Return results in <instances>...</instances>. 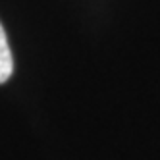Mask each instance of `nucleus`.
<instances>
[{
    "label": "nucleus",
    "instance_id": "1",
    "mask_svg": "<svg viewBox=\"0 0 160 160\" xmlns=\"http://www.w3.org/2000/svg\"><path fill=\"white\" fill-rule=\"evenodd\" d=\"M14 72V58H12V50H10V44L6 39L4 27L0 23V83H4L10 79Z\"/></svg>",
    "mask_w": 160,
    "mask_h": 160
}]
</instances>
